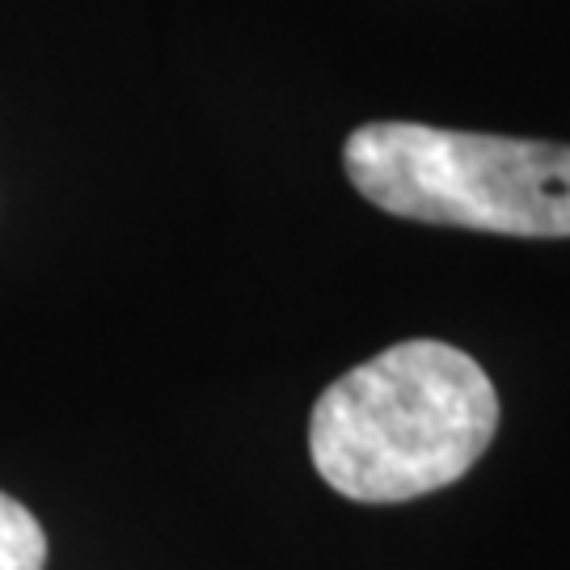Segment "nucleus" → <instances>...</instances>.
Returning a JSON list of instances; mask_svg holds the SVG:
<instances>
[{"mask_svg": "<svg viewBox=\"0 0 570 570\" xmlns=\"http://www.w3.org/2000/svg\"><path fill=\"white\" fill-rule=\"evenodd\" d=\"M494 431L499 393L482 364L440 338H410L317 397L308 456L343 499L406 503L461 482Z\"/></svg>", "mask_w": 570, "mask_h": 570, "instance_id": "f257e3e1", "label": "nucleus"}, {"mask_svg": "<svg viewBox=\"0 0 570 570\" xmlns=\"http://www.w3.org/2000/svg\"><path fill=\"white\" fill-rule=\"evenodd\" d=\"M343 165L372 207L423 225L499 237H570V144L364 122Z\"/></svg>", "mask_w": 570, "mask_h": 570, "instance_id": "f03ea898", "label": "nucleus"}, {"mask_svg": "<svg viewBox=\"0 0 570 570\" xmlns=\"http://www.w3.org/2000/svg\"><path fill=\"white\" fill-rule=\"evenodd\" d=\"M47 567V537L35 511L0 490V570H42Z\"/></svg>", "mask_w": 570, "mask_h": 570, "instance_id": "7ed1b4c3", "label": "nucleus"}]
</instances>
